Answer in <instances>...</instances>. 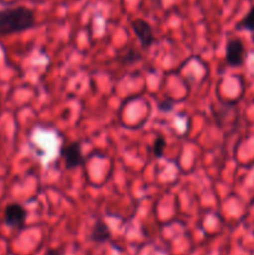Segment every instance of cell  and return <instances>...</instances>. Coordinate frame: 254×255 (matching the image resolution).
<instances>
[{
  "label": "cell",
  "instance_id": "8992f818",
  "mask_svg": "<svg viewBox=\"0 0 254 255\" xmlns=\"http://www.w3.org/2000/svg\"><path fill=\"white\" fill-rule=\"evenodd\" d=\"M90 241L97 244H104L111 239V229L102 219L95 222L90 233Z\"/></svg>",
  "mask_w": 254,
  "mask_h": 255
},
{
  "label": "cell",
  "instance_id": "277c9868",
  "mask_svg": "<svg viewBox=\"0 0 254 255\" xmlns=\"http://www.w3.org/2000/svg\"><path fill=\"white\" fill-rule=\"evenodd\" d=\"M27 212L20 203H9L5 207L4 222L7 227L14 229H22L26 223Z\"/></svg>",
  "mask_w": 254,
  "mask_h": 255
},
{
  "label": "cell",
  "instance_id": "52a82bcc",
  "mask_svg": "<svg viewBox=\"0 0 254 255\" xmlns=\"http://www.w3.org/2000/svg\"><path fill=\"white\" fill-rule=\"evenodd\" d=\"M236 30H244V31L254 32V6L249 9V11L239 20L236 25Z\"/></svg>",
  "mask_w": 254,
  "mask_h": 255
},
{
  "label": "cell",
  "instance_id": "30bf717a",
  "mask_svg": "<svg viewBox=\"0 0 254 255\" xmlns=\"http://www.w3.org/2000/svg\"><path fill=\"white\" fill-rule=\"evenodd\" d=\"M174 105H176V101H174V100L169 99V97H166V99L158 101L157 107H158L159 111L162 112H171L172 110H173Z\"/></svg>",
  "mask_w": 254,
  "mask_h": 255
},
{
  "label": "cell",
  "instance_id": "8fae6325",
  "mask_svg": "<svg viewBox=\"0 0 254 255\" xmlns=\"http://www.w3.org/2000/svg\"><path fill=\"white\" fill-rule=\"evenodd\" d=\"M45 255H61V252H60L59 249L51 248V249H49L46 253H45Z\"/></svg>",
  "mask_w": 254,
  "mask_h": 255
},
{
  "label": "cell",
  "instance_id": "ba28073f",
  "mask_svg": "<svg viewBox=\"0 0 254 255\" xmlns=\"http://www.w3.org/2000/svg\"><path fill=\"white\" fill-rule=\"evenodd\" d=\"M141 59H142L141 52L137 51V50L134 49H127L126 54L117 57V60H119L122 65H132L134 64V62L139 61Z\"/></svg>",
  "mask_w": 254,
  "mask_h": 255
},
{
  "label": "cell",
  "instance_id": "7c38bea8",
  "mask_svg": "<svg viewBox=\"0 0 254 255\" xmlns=\"http://www.w3.org/2000/svg\"><path fill=\"white\" fill-rule=\"evenodd\" d=\"M31 1H34V2H42V1H45V0H31Z\"/></svg>",
  "mask_w": 254,
  "mask_h": 255
},
{
  "label": "cell",
  "instance_id": "3957f363",
  "mask_svg": "<svg viewBox=\"0 0 254 255\" xmlns=\"http://www.w3.org/2000/svg\"><path fill=\"white\" fill-rule=\"evenodd\" d=\"M60 156L64 159L66 169H75L85 163V156L82 153L80 142H70V143L65 144L60 151Z\"/></svg>",
  "mask_w": 254,
  "mask_h": 255
},
{
  "label": "cell",
  "instance_id": "6da1fadb",
  "mask_svg": "<svg viewBox=\"0 0 254 255\" xmlns=\"http://www.w3.org/2000/svg\"><path fill=\"white\" fill-rule=\"evenodd\" d=\"M36 24L32 10L25 6L0 10V36L20 34L32 29Z\"/></svg>",
  "mask_w": 254,
  "mask_h": 255
},
{
  "label": "cell",
  "instance_id": "5b68a950",
  "mask_svg": "<svg viewBox=\"0 0 254 255\" xmlns=\"http://www.w3.org/2000/svg\"><path fill=\"white\" fill-rule=\"evenodd\" d=\"M131 27L137 39H138L142 49H149L154 44V41H156L154 31L148 21H146L144 19H134L131 22Z\"/></svg>",
  "mask_w": 254,
  "mask_h": 255
},
{
  "label": "cell",
  "instance_id": "9c48e42d",
  "mask_svg": "<svg viewBox=\"0 0 254 255\" xmlns=\"http://www.w3.org/2000/svg\"><path fill=\"white\" fill-rule=\"evenodd\" d=\"M164 149H166V139L163 137H157L152 144V153L156 158H161L164 154Z\"/></svg>",
  "mask_w": 254,
  "mask_h": 255
},
{
  "label": "cell",
  "instance_id": "7a4b0ae2",
  "mask_svg": "<svg viewBox=\"0 0 254 255\" xmlns=\"http://www.w3.org/2000/svg\"><path fill=\"white\" fill-rule=\"evenodd\" d=\"M247 50L244 42L238 37H232L226 44V62L231 67H241L244 65Z\"/></svg>",
  "mask_w": 254,
  "mask_h": 255
},
{
  "label": "cell",
  "instance_id": "4fadbf2b",
  "mask_svg": "<svg viewBox=\"0 0 254 255\" xmlns=\"http://www.w3.org/2000/svg\"><path fill=\"white\" fill-rule=\"evenodd\" d=\"M253 204H254V199H253Z\"/></svg>",
  "mask_w": 254,
  "mask_h": 255
}]
</instances>
